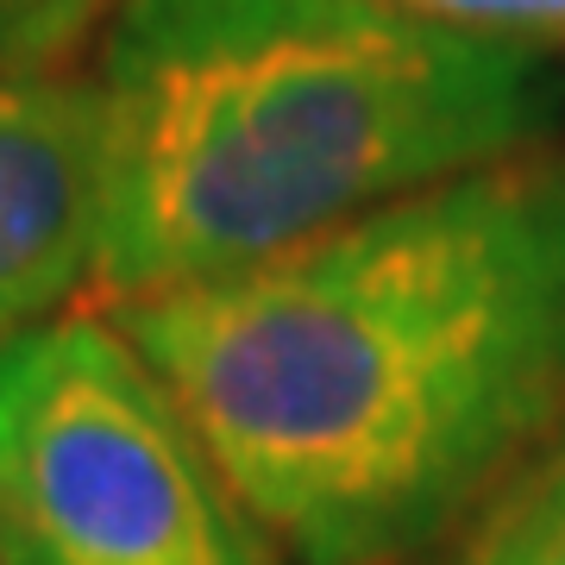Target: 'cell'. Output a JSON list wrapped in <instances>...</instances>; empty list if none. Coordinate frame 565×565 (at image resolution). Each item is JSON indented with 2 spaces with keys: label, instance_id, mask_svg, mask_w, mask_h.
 <instances>
[{
  "label": "cell",
  "instance_id": "1",
  "mask_svg": "<svg viewBox=\"0 0 565 565\" xmlns=\"http://www.w3.org/2000/svg\"><path fill=\"white\" fill-rule=\"evenodd\" d=\"M107 315L277 565H415L565 422V151Z\"/></svg>",
  "mask_w": 565,
  "mask_h": 565
},
{
  "label": "cell",
  "instance_id": "2",
  "mask_svg": "<svg viewBox=\"0 0 565 565\" xmlns=\"http://www.w3.org/2000/svg\"><path fill=\"white\" fill-rule=\"evenodd\" d=\"M95 95L102 308L258 270L546 126L534 51L377 0H126Z\"/></svg>",
  "mask_w": 565,
  "mask_h": 565
},
{
  "label": "cell",
  "instance_id": "3",
  "mask_svg": "<svg viewBox=\"0 0 565 565\" xmlns=\"http://www.w3.org/2000/svg\"><path fill=\"white\" fill-rule=\"evenodd\" d=\"M0 565H277L107 308L0 345Z\"/></svg>",
  "mask_w": 565,
  "mask_h": 565
},
{
  "label": "cell",
  "instance_id": "4",
  "mask_svg": "<svg viewBox=\"0 0 565 565\" xmlns=\"http://www.w3.org/2000/svg\"><path fill=\"white\" fill-rule=\"evenodd\" d=\"M102 170L95 76L0 70V333L51 321L95 289Z\"/></svg>",
  "mask_w": 565,
  "mask_h": 565
},
{
  "label": "cell",
  "instance_id": "5",
  "mask_svg": "<svg viewBox=\"0 0 565 565\" xmlns=\"http://www.w3.org/2000/svg\"><path fill=\"white\" fill-rule=\"evenodd\" d=\"M452 541L515 559H565V422Z\"/></svg>",
  "mask_w": 565,
  "mask_h": 565
},
{
  "label": "cell",
  "instance_id": "6",
  "mask_svg": "<svg viewBox=\"0 0 565 565\" xmlns=\"http://www.w3.org/2000/svg\"><path fill=\"white\" fill-rule=\"evenodd\" d=\"M126 0H0V70L70 76L82 44L120 20Z\"/></svg>",
  "mask_w": 565,
  "mask_h": 565
},
{
  "label": "cell",
  "instance_id": "7",
  "mask_svg": "<svg viewBox=\"0 0 565 565\" xmlns=\"http://www.w3.org/2000/svg\"><path fill=\"white\" fill-rule=\"evenodd\" d=\"M377 7L427 25H452L471 39L522 44V51L565 44V0H377Z\"/></svg>",
  "mask_w": 565,
  "mask_h": 565
},
{
  "label": "cell",
  "instance_id": "8",
  "mask_svg": "<svg viewBox=\"0 0 565 565\" xmlns=\"http://www.w3.org/2000/svg\"><path fill=\"white\" fill-rule=\"evenodd\" d=\"M415 565H565V559H515V553H484V546L452 541V546H440V553H427V559H415Z\"/></svg>",
  "mask_w": 565,
  "mask_h": 565
},
{
  "label": "cell",
  "instance_id": "9",
  "mask_svg": "<svg viewBox=\"0 0 565 565\" xmlns=\"http://www.w3.org/2000/svg\"><path fill=\"white\" fill-rule=\"evenodd\" d=\"M7 340H13V333H0V345H7Z\"/></svg>",
  "mask_w": 565,
  "mask_h": 565
}]
</instances>
